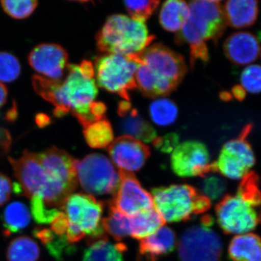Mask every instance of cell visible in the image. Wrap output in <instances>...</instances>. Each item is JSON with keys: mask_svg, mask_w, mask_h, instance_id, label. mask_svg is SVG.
I'll return each mask as SVG.
<instances>
[{"mask_svg": "<svg viewBox=\"0 0 261 261\" xmlns=\"http://www.w3.org/2000/svg\"><path fill=\"white\" fill-rule=\"evenodd\" d=\"M8 160L24 195L40 197L49 207L61 209L78 185L77 160L58 147L41 153L25 150Z\"/></svg>", "mask_w": 261, "mask_h": 261, "instance_id": "1", "label": "cell"}, {"mask_svg": "<svg viewBox=\"0 0 261 261\" xmlns=\"http://www.w3.org/2000/svg\"><path fill=\"white\" fill-rule=\"evenodd\" d=\"M32 83L36 92L55 106L56 116L71 113L83 127L96 121L92 108L98 89L94 65L91 62L68 65L61 80L51 81L34 75Z\"/></svg>", "mask_w": 261, "mask_h": 261, "instance_id": "2", "label": "cell"}, {"mask_svg": "<svg viewBox=\"0 0 261 261\" xmlns=\"http://www.w3.org/2000/svg\"><path fill=\"white\" fill-rule=\"evenodd\" d=\"M189 14L178 34V40L187 43L191 49L192 64L197 60L208 59L206 42L216 41L224 32L226 20L219 1L197 0L188 5Z\"/></svg>", "mask_w": 261, "mask_h": 261, "instance_id": "3", "label": "cell"}, {"mask_svg": "<svg viewBox=\"0 0 261 261\" xmlns=\"http://www.w3.org/2000/svg\"><path fill=\"white\" fill-rule=\"evenodd\" d=\"M216 218L225 233H251L261 221V194L251 174L244 179L238 192L226 195L216 206Z\"/></svg>", "mask_w": 261, "mask_h": 261, "instance_id": "4", "label": "cell"}, {"mask_svg": "<svg viewBox=\"0 0 261 261\" xmlns=\"http://www.w3.org/2000/svg\"><path fill=\"white\" fill-rule=\"evenodd\" d=\"M153 39L145 22L123 15L110 17L96 37L98 49L102 53L132 58L140 56Z\"/></svg>", "mask_w": 261, "mask_h": 261, "instance_id": "5", "label": "cell"}, {"mask_svg": "<svg viewBox=\"0 0 261 261\" xmlns=\"http://www.w3.org/2000/svg\"><path fill=\"white\" fill-rule=\"evenodd\" d=\"M61 209L68 221L66 238L70 244L85 238H88L89 243L106 237L102 219L104 205L93 196L71 194Z\"/></svg>", "mask_w": 261, "mask_h": 261, "instance_id": "6", "label": "cell"}, {"mask_svg": "<svg viewBox=\"0 0 261 261\" xmlns=\"http://www.w3.org/2000/svg\"><path fill=\"white\" fill-rule=\"evenodd\" d=\"M152 196L154 208L164 222L187 221L211 207V201L190 185L159 187L152 190Z\"/></svg>", "mask_w": 261, "mask_h": 261, "instance_id": "7", "label": "cell"}, {"mask_svg": "<svg viewBox=\"0 0 261 261\" xmlns=\"http://www.w3.org/2000/svg\"><path fill=\"white\" fill-rule=\"evenodd\" d=\"M139 63L135 58L106 54L94 63V76L99 87L128 100V92L137 87L136 73Z\"/></svg>", "mask_w": 261, "mask_h": 261, "instance_id": "8", "label": "cell"}, {"mask_svg": "<svg viewBox=\"0 0 261 261\" xmlns=\"http://www.w3.org/2000/svg\"><path fill=\"white\" fill-rule=\"evenodd\" d=\"M213 219L202 218V224L187 228L178 243L181 261H219L223 244L217 233L211 228Z\"/></svg>", "mask_w": 261, "mask_h": 261, "instance_id": "9", "label": "cell"}, {"mask_svg": "<svg viewBox=\"0 0 261 261\" xmlns=\"http://www.w3.org/2000/svg\"><path fill=\"white\" fill-rule=\"evenodd\" d=\"M75 168L77 180L89 195L114 194L119 185V172L103 154H89L77 161Z\"/></svg>", "mask_w": 261, "mask_h": 261, "instance_id": "10", "label": "cell"}, {"mask_svg": "<svg viewBox=\"0 0 261 261\" xmlns=\"http://www.w3.org/2000/svg\"><path fill=\"white\" fill-rule=\"evenodd\" d=\"M251 128V125L245 127L238 138L225 144L217 161L212 163L213 172L235 181H243L251 174L255 157L246 139Z\"/></svg>", "mask_w": 261, "mask_h": 261, "instance_id": "11", "label": "cell"}, {"mask_svg": "<svg viewBox=\"0 0 261 261\" xmlns=\"http://www.w3.org/2000/svg\"><path fill=\"white\" fill-rule=\"evenodd\" d=\"M171 162L173 171L181 177H203L213 172L208 149L196 141L179 144L172 152Z\"/></svg>", "mask_w": 261, "mask_h": 261, "instance_id": "12", "label": "cell"}, {"mask_svg": "<svg viewBox=\"0 0 261 261\" xmlns=\"http://www.w3.org/2000/svg\"><path fill=\"white\" fill-rule=\"evenodd\" d=\"M119 185L110 207L127 216L154 208L152 195L142 187L133 173L119 172Z\"/></svg>", "mask_w": 261, "mask_h": 261, "instance_id": "13", "label": "cell"}, {"mask_svg": "<svg viewBox=\"0 0 261 261\" xmlns=\"http://www.w3.org/2000/svg\"><path fill=\"white\" fill-rule=\"evenodd\" d=\"M133 58L138 63L147 65L154 73L175 86L178 85L186 73L183 58L162 44L149 46L140 56Z\"/></svg>", "mask_w": 261, "mask_h": 261, "instance_id": "14", "label": "cell"}, {"mask_svg": "<svg viewBox=\"0 0 261 261\" xmlns=\"http://www.w3.org/2000/svg\"><path fill=\"white\" fill-rule=\"evenodd\" d=\"M29 63L40 76L51 81L64 77L68 66V55L64 48L53 43L39 44L31 51Z\"/></svg>", "mask_w": 261, "mask_h": 261, "instance_id": "15", "label": "cell"}, {"mask_svg": "<svg viewBox=\"0 0 261 261\" xmlns=\"http://www.w3.org/2000/svg\"><path fill=\"white\" fill-rule=\"evenodd\" d=\"M113 165L119 172L133 173L143 167L148 159L149 148L143 142L123 135L113 141L108 147Z\"/></svg>", "mask_w": 261, "mask_h": 261, "instance_id": "16", "label": "cell"}, {"mask_svg": "<svg viewBox=\"0 0 261 261\" xmlns=\"http://www.w3.org/2000/svg\"><path fill=\"white\" fill-rule=\"evenodd\" d=\"M224 53L229 61L239 65H249L260 54V43L251 33H233L225 41Z\"/></svg>", "mask_w": 261, "mask_h": 261, "instance_id": "17", "label": "cell"}, {"mask_svg": "<svg viewBox=\"0 0 261 261\" xmlns=\"http://www.w3.org/2000/svg\"><path fill=\"white\" fill-rule=\"evenodd\" d=\"M176 244L174 231L163 226L152 234L140 240V252L149 261H155L159 257L172 252Z\"/></svg>", "mask_w": 261, "mask_h": 261, "instance_id": "18", "label": "cell"}, {"mask_svg": "<svg viewBox=\"0 0 261 261\" xmlns=\"http://www.w3.org/2000/svg\"><path fill=\"white\" fill-rule=\"evenodd\" d=\"M223 10L226 24L233 28H246L257 20L258 4L252 0H231L225 3Z\"/></svg>", "mask_w": 261, "mask_h": 261, "instance_id": "19", "label": "cell"}, {"mask_svg": "<svg viewBox=\"0 0 261 261\" xmlns=\"http://www.w3.org/2000/svg\"><path fill=\"white\" fill-rule=\"evenodd\" d=\"M232 261H261V239L252 232L233 237L228 249Z\"/></svg>", "mask_w": 261, "mask_h": 261, "instance_id": "20", "label": "cell"}, {"mask_svg": "<svg viewBox=\"0 0 261 261\" xmlns=\"http://www.w3.org/2000/svg\"><path fill=\"white\" fill-rule=\"evenodd\" d=\"M136 84L149 97L164 96L172 92L176 86L160 76L147 65L139 63L136 73Z\"/></svg>", "mask_w": 261, "mask_h": 261, "instance_id": "21", "label": "cell"}, {"mask_svg": "<svg viewBox=\"0 0 261 261\" xmlns=\"http://www.w3.org/2000/svg\"><path fill=\"white\" fill-rule=\"evenodd\" d=\"M82 261H123L127 247L123 243H113L106 237L88 243Z\"/></svg>", "mask_w": 261, "mask_h": 261, "instance_id": "22", "label": "cell"}, {"mask_svg": "<svg viewBox=\"0 0 261 261\" xmlns=\"http://www.w3.org/2000/svg\"><path fill=\"white\" fill-rule=\"evenodd\" d=\"M122 117L121 128L125 135L143 142H153L158 136L153 127L144 120L136 110L119 114Z\"/></svg>", "mask_w": 261, "mask_h": 261, "instance_id": "23", "label": "cell"}, {"mask_svg": "<svg viewBox=\"0 0 261 261\" xmlns=\"http://www.w3.org/2000/svg\"><path fill=\"white\" fill-rule=\"evenodd\" d=\"M188 14L189 7L185 2L169 0L163 3L160 10V23L168 32H178L186 21Z\"/></svg>", "mask_w": 261, "mask_h": 261, "instance_id": "24", "label": "cell"}, {"mask_svg": "<svg viewBox=\"0 0 261 261\" xmlns=\"http://www.w3.org/2000/svg\"><path fill=\"white\" fill-rule=\"evenodd\" d=\"M128 217L130 237L140 240L152 234L165 223L154 208Z\"/></svg>", "mask_w": 261, "mask_h": 261, "instance_id": "25", "label": "cell"}, {"mask_svg": "<svg viewBox=\"0 0 261 261\" xmlns=\"http://www.w3.org/2000/svg\"><path fill=\"white\" fill-rule=\"evenodd\" d=\"M31 212L23 202L15 201L7 205L3 216L4 233L7 236L23 231L31 222Z\"/></svg>", "mask_w": 261, "mask_h": 261, "instance_id": "26", "label": "cell"}, {"mask_svg": "<svg viewBox=\"0 0 261 261\" xmlns=\"http://www.w3.org/2000/svg\"><path fill=\"white\" fill-rule=\"evenodd\" d=\"M84 136L89 147L95 149L109 147L114 138L112 126L105 118L84 126Z\"/></svg>", "mask_w": 261, "mask_h": 261, "instance_id": "27", "label": "cell"}, {"mask_svg": "<svg viewBox=\"0 0 261 261\" xmlns=\"http://www.w3.org/2000/svg\"><path fill=\"white\" fill-rule=\"evenodd\" d=\"M34 236L39 239L49 254L58 260H62L65 255H70L75 247L67 240L66 236H59L48 228L34 230Z\"/></svg>", "mask_w": 261, "mask_h": 261, "instance_id": "28", "label": "cell"}, {"mask_svg": "<svg viewBox=\"0 0 261 261\" xmlns=\"http://www.w3.org/2000/svg\"><path fill=\"white\" fill-rule=\"evenodd\" d=\"M40 248L33 239L19 237L12 240L7 250L8 261H37Z\"/></svg>", "mask_w": 261, "mask_h": 261, "instance_id": "29", "label": "cell"}, {"mask_svg": "<svg viewBox=\"0 0 261 261\" xmlns=\"http://www.w3.org/2000/svg\"><path fill=\"white\" fill-rule=\"evenodd\" d=\"M151 119L161 126L172 124L178 116V108L173 101L165 98L155 99L149 106Z\"/></svg>", "mask_w": 261, "mask_h": 261, "instance_id": "30", "label": "cell"}, {"mask_svg": "<svg viewBox=\"0 0 261 261\" xmlns=\"http://www.w3.org/2000/svg\"><path fill=\"white\" fill-rule=\"evenodd\" d=\"M128 221V216L110 207L109 214L103 219L105 232L109 233L117 241H121L127 237H130Z\"/></svg>", "mask_w": 261, "mask_h": 261, "instance_id": "31", "label": "cell"}, {"mask_svg": "<svg viewBox=\"0 0 261 261\" xmlns=\"http://www.w3.org/2000/svg\"><path fill=\"white\" fill-rule=\"evenodd\" d=\"M200 188L201 194L211 202L224 198L227 186L226 181L221 175L212 172L203 176V179L200 183Z\"/></svg>", "mask_w": 261, "mask_h": 261, "instance_id": "32", "label": "cell"}, {"mask_svg": "<svg viewBox=\"0 0 261 261\" xmlns=\"http://www.w3.org/2000/svg\"><path fill=\"white\" fill-rule=\"evenodd\" d=\"M21 66L18 58L11 53L0 51V82L10 83L18 78Z\"/></svg>", "mask_w": 261, "mask_h": 261, "instance_id": "33", "label": "cell"}, {"mask_svg": "<svg viewBox=\"0 0 261 261\" xmlns=\"http://www.w3.org/2000/svg\"><path fill=\"white\" fill-rule=\"evenodd\" d=\"M0 3L7 14L18 20L28 18L38 6V2L34 0H4Z\"/></svg>", "mask_w": 261, "mask_h": 261, "instance_id": "34", "label": "cell"}, {"mask_svg": "<svg viewBox=\"0 0 261 261\" xmlns=\"http://www.w3.org/2000/svg\"><path fill=\"white\" fill-rule=\"evenodd\" d=\"M30 199L31 214L38 224H51L61 213L59 209L48 206L40 197L34 196Z\"/></svg>", "mask_w": 261, "mask_h": 261, "instance_id": "35", "label": "cell"}, {"mask_svg": "<svg viewBox=\"0 0 261 261\" xmlns=\"http://www.w3.org/2000/svg\"><path fill=\"white\" fill-rule=\"evenodd\" d=\"M240 83L245 92L261 93V65H247L240 75Z\"/></svg>", "mask_w": 261, "mask_h": 261, "instance_id": "36", "label": "cell"}, {"mask_svg": "<svg viewBox=\"0 0 261 261\" xmlns=\"http://www.w3.org/2000/svg\"><path fill=\"white\" fill-rule=\"evenodd\" d=\"M125 7L133 19L145 22L159 6V1H126Z\"/></svg>", "mask_w": 261, "mask_h": 261, "instance_id": "37", "label": "cell"}, {"mask_svg": "<svg viewBox=\"0 0 261 261\" xmlns=\"http://www.w3.org/2000/svg\"><path fill=\"white\" fill-rule=\"evenodd\" d=\"M178 137L175 134H170L163 137H157L152 142L154 147L164 152H173L178 145Z\"/></svg>", "mask_w": 261, "mask_h": 261, "instance_id": "38", "label": "cell"}, {"mask_svg": "<svg viewBox=\"0 0 261 261\" xmlns=\"http://www.w3.org/2000/svg\"><path fill=\"white\" fill-rule=\"evenodd\" d=\"M14 192V184L10 178L0 173V206L4 205Z\"/></svg>", "mask_w": 261, "mask_h": 261, "instance_id": "39", "label": "cell"}, {"mask_svg": "<svg viewBox=\"0 0 261 261\" xmlns=\"http://www.w3.org/2000/svg\"><path fill=\"white\" fill-rule=\"evenodd\" d=\"M68 221L63 212L60 213L51 223V230L59 236H66Z\"/></svg>", "mask_w": 261, "mask_h": 261, "instance_id": "40", "label": "cell"}, {"mask_svg": "<svg viewBox=\"0 0 261 261\" xmlns=\"http://www.w3.org/2000/svg\"><path fill=\"white\" fill-rule=\"evenodd\" d=\"M10 137L6 130L0 128V147L3 149H8L10 145Z\"/></svg>", "mask_w": 261, "mask_h": 261, "instance_id": "41", "label": "cell"}, {"mask_svg": "<svg viewBox=\"0 0 261 261\" xmlns=\"http://www.w3.org/2000/svg\"><path fill=\"white\" fill-rule=\"evenodd\" d=\"M8 91L5 84L0 82V109L4 106L8 99Z\"/></svg>", "mask_w": 261, "mask_h": 261, "instance_id": "42", "label": "cell"}, {"mask_svg": "<svg viewBox=\"0 0 261 261\" xmlns=\"http://www.w3.org/2000/svg\"><path fill=\"white\" fill-rule=\"evenodd\" d=\"M233 94L237 99H243L244 97H245L246 92L242 88L241 86H239V87H235L233 89Z\"/></svg>", "mask_w": 261, "mask_h": 261, "instance_id": "43", "label": "cell"}, {"mask_svg": "<svg viewBox=\"0 0 261 261\" xmlns=\"http://www.w3.org/2000/svg\"><path fill=\"white\" fill-rule=\"evenodd\" d=\"M258 39V40L261 41V29H260V32H259V33H258V39Z\"/></svg>", "mask_w": 261, "mask_h": 261, "instance_id": "44", "label": "cell"}]
</instances>
